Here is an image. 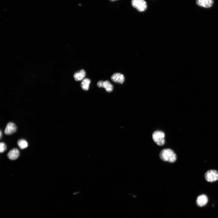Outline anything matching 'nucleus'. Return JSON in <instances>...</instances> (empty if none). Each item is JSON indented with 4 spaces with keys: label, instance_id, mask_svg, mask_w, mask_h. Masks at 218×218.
<instances>
[{
    "label": "nucleus",
    "instance_id": "nucleus-2",
    "mask_svg": "<svg viewBox=\"0 0 218 218\" xmlns=\"http://www.w3.org/2000/svg\"><path fill=\"white\" fill-rule=\"evenodd\" d=\"M164 133L160 131H156L152 134V138L154 142L158 145H163L165 142Z\"/></svg>",
    "mask_w": 218,
    "mask_h": 218
},
{
    "label": "nucleus",
    "instance_id": "nucleus-7",
    "mask_svg": "<svg viewBox=\"0 0 218 218\" xmlns=\"http://www.w3.org/2000/svg\"><path fill=\"white\" fill-rule=\"evenodd\" d=\"M213 2V0H196V3L198 6L206 8L211 7Z\"/></svg>",
    "mask_w": 218,
    "mask_h": 218
},
{
    "label": "nucleus",
    "instance_id": "nucleus-8",
    "mask_svg": "<svg viewBox=\"0 0 218 218\" xmlns=\"http://www.w3.org/2000/svg\"><path fill=\"white\" fill-rule=\"evenodd\" d=\"M111 79L113 81L122 84L124 81V77L123 74L120 73H115L111 77Z\"/></svg>",
    "mask_w": 218,
    "mask_h": 218
},
{
    "label": "nucleus",
    "instance_id": "nucleus-14",
    "mask_svg": "<svg viewBox=\"0 0 218 218\" xmlns=\"http://www.w3.org/2000/svg\"><path fill=\"white\" fill-rule=\"evenodd\" d=\"M6 149V146L5 143L1 142L0 144V152L1 153L4 152Z\"/></svg>",
    "mask_w": 218,
    "mask_h": 218
},
{
    "label": "nucleus",
    "instance_id": "nucleus-11",
    "mask_svg": "<svg viewBox=\"0 0 218 218\" xmlns=\"http://www.w3.org/2000/svg\"><path fill=\"white\" fill-rule=\"evenodd\" d=\"M85 76V72L84 70H81L78 72H76L74 75V77L76 81L82 80Z\"/></svg>",
    "mask_w": 218,
    "mask_h": 218
},
{
    "label": "nucleus",
    "instance_id": "nucleus-4",
    "mask_svg": "<svg viewBox=\"0 0 218 218\" xmlns=\"http://www.w3.org/2000/svg\"><path fill=\"white\" fill-rule=\"evenodd\" d=\"M205 177L207 181L214 182L218 180V172L215 170H209L205 173Z\"/></svg>",
    "mask_w": 218,
    "mask_h": 218
},
{
    "label": "nucleus",
    "instance_id": "nucleus-9",
    "mask_svg": "<svg viewBox=\"0 0 218 218\" xmlns=\"http://www.w3.org/2000/svg\"><path fill=\"white\" fill-rule=\"evenodd\" d=\"M208 199L207 197L205 195L202 194L199 196L196 200L197 205L199 206H205L207 203Z\"/></svg>",
    "mask_w": 218,
    "mask_h": 218
},
{
    "label": "nucleus",
    "instance_id": "nucleus-15",
    "mask_svg": "<svg viewBox=\"0 0 218 218\" xmlns=\"http://www.w3.org/2000/svg\"><path fill=\"white\" fill-rule=\"evenodd\" d=\"M2 131H1V130H0V138H1V137H2Z\"/></svg>",
    "mask_w": 218,
    "mask_h": 218
},
{
    "label": "nucleus",
    "instance_id": "nucleus-12",
    "mask_svg": "<svg viewBox=\"0 0 218 218\" xmlns=\"http://www.w3.org/2000/svg\"><path fill=\"white\" fill-rule=\"evenodd\" d=\"M90 82V80L89 79L86 78L83 79L81 84L82 88L84 91L88 90L89 89Z\"/></svg>",
    "mask_w": 218,
    "mask_h": 218
},
{
    "label": "nucleus",
    "instance_id": "nucleus-10",
    "mask_svg": "<svg viewBox=\"0 0 218 218\" xmlns=\"http://www.w3.org/2000/svg\"><path fill=\"white\" fill-rule=\"evenodd\" d=\"M19 155V151L17 148H14L11 150L8 153L7 156L8 158L11 160L17 159Z\"/></svg>",
    "mask_w": 218,
    "mask_h": 218
},
{
    "label": "nucleus",
    "instance_id": "nucleus-5",
    "mask_svg": "<svg viewBox=\"0 0 218 218\" xmlns=\"http://www.w3.org/2000/svg\"><path fill=\"white\" fill-rule=\"evenodd\" d=\"M97 85L99 87L104 88L106 91L108 92H111L113 88V85L108 81H100L97 83Z\"/></svg>",
    "mask_w": 218,
    "mask_h": 218
},
{
    "label": "nucleus",
    "instance_id": "nucleus-1",
    "mask_svg": "<svg viewBox=\"0 0 218 218\" xmlns=\"http://www.w3.org/2000/svg\"><path fill=\"white\" fill-rule=\"evenodd\" d=\"M161 160L164 161L173 163L177 159V156L174 152L170 149H164L162 150L160 154Z\"/></svg>",
    "mask_w": 218,
    "mask_h": 218
},
{
    "label": "nucleus",
    "instance_id": "nucleus-3",
    "mask_svg": "<svg viewBox=\"0 0 218 218\" xmlns=\"http://www.w3.org/2000/svg\"><path fill=\"white\" fill-rule=\"evenodd\" d=\"M131 4L140 12L144 11L147 8V3L144 0H132Z\"/></svg>",
    "mask_w": 218,
    "mask_h": 218
},
{
    "label": "nucleus",
    "instance_id": "nucleus-6",
    "mask_svg": "<svg viewBox=\"0 0 218 218\" xmlns=\"http://www.w3.org/2000/svg\"><path fill=\"white\" fill-rule=\"evenodd\" d=\"M17 130L16 125L13 123L10 122L8 123L5 130V134L7 135H11L15 132Z\"/></svg>",
    "mask_w": 218,
    "mask_h": 218
},
{
    "label": "nucleus",
    "instance_id": "nucleus-13",
    "mask_svg": "<svg viewBox=\"0 0 218 218\" xmlns=\"http://www.w3.org/2000/svg\"><path fill=\"white\" fill-rule=\"evenodd\" d=\"M18 144L19 147L22 149L27 147L28 144L27 141L24 139H20L18 141Z\"/></svg>",
    "mask_w": 218,
    "mask_h": 218
}]
</instances>
